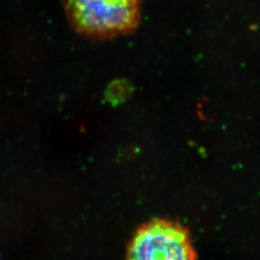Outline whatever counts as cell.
<instances>
[{
    "instance_id": "obj_1",
    "label": "cell",
    "mask_w": 260,
    "mask_h": 260,
    "mask_svg": "<svg viewBox=\"0 0 260 260\" xmlns=\"http://www.w3.org/2000/svg\"><path fill=\"white\" fill-rule=\"evenodd\" d=\"M63 4L73 27L95 39L132 31L141 15V0H63Z\"/></svg>"
},
{
    "instance_id": "obj_2",
    "label": "cell",
    "mask_w": 260,
    "mask_h": 260,
    "mask_svg": "<svg viewBox=\"0 0 260 260\" xmlns=\"http://www.w3.org/2000/svg\"><path fill=\"white\" fill-rule=\"evenodd\" d=\"M127 260H196L188 232L177 223L155 220L138 229Z\"/></svg>"
}]
</instances>
